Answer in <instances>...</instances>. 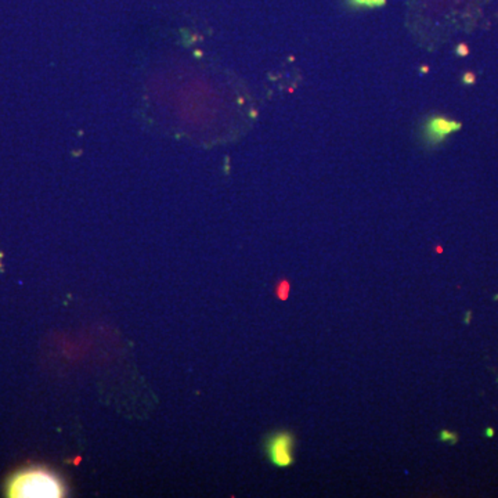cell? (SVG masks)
Returning a JSON list of instances; mask_svg holds the SVG:
<instances>
[{"mask_svg":"<svg viewBox=\"0 0 498 498\" xmlns=\"http://www.w3.org/2000/svg\"><path fill=\"white\" fill-rule=\"evenodd\" d=\"M7 495L14 498H57L65 495V487L54 473L46 469H28L11 478Z\"/></svg>","mask_w":498,"mask_h":498,"instance_id":"1","label":"cell"},{"mask_svg":"<svg viewBox=\"0 0 498 498\" xmlns=\"http://www.w3.org/2000/svg\"><path fill=\"white\" fill-rule=\"evenodd\" d=\"M461 129V123L457 120L448 119L443 115H432L423 123L422 135L429 145H438L448 135Z\"/></svg>","mask_w":498,"mask_h":498,"instance_id":"2","label":"cell"},{"mask_svg":"<svg viewBox=\"0 0 498 498\" xmlns=\"http://www.w3.org/2000/svg\"><path fill=\"white\" fill-rule=\"evenodd\" d=\"M292 448H294V438L287 432H279L269 439L267 455L275 466L285 468L294 462Z\"/></svg>","mask_w":498,"mask_h":498,"instance_id":"3","label":"cell"},{"mask_svg":"<svg viewBox=\"0 0 498 498\" xmlns=\"http://www.w3.org/2000/svg\"><path fill=\"white\" fill-rule=\"evenodd\" d=\"M352 9H378L386 5V0H346Z\"/></svg>","mask_w":498,"mask_h":498,"instance_id":"4","label":"cell"},{"mask_svg":"<svg viewBox=\"0 0 498 498\" xmlns=\"http://www.w3.org/2000/svg\"><path fill=\"white\" fill-rule=\"evenodd\" d=\"M289 291H291V285H289V281H287V279L279 281L278 285L275 287V295L281 300H287L288 299Z\"/></svg>","mask_w":498,"mask_h":498,"instance_id":"5","label":"cell"},{"mask_svg":"<svg viewBox=\"0 0 498 498\" xmlns=\"http://www.w3.org/2000/svg\"><path fill=\"white\" fill-rule=\"evenodd\" d=\"M475 80H476V76H475V74L473 72H465L463 74V76H462V82L465 83V85H473L475 83Z\"/></svg>","mask_w":498,"mask_h":498,"instance_id":"6","label":"cell"},{"mask_svg":"<svg viewBox=\"0 0 498 498\" xmlns=\"http://www.w3.org/2000/svg\"><path fill=\"white\" fill-rule=\"evenodd\" d=\"M455 53H457V55H459V57H465V55H468V53H469L468 46L459 45L458 47L455 49Z\"/></svg>","mask_w":498,"mask_h":498,"instance_id":"7","label":"cell"},{"mask_svg":"<svg viewBox=\"0 0 498 498\" xmlns=\"http://www.w3.org/2000/svg\"><path fill=\"white\" fill-rule=\"evenodd\" d=\"M419 72H422V74H425V72H428V67L425 65V67H422L421 70H419Z\"/></svg>","mask_w":498,"mask_h":498,"instance_id":"8","label":"cell"}]
</instances>
